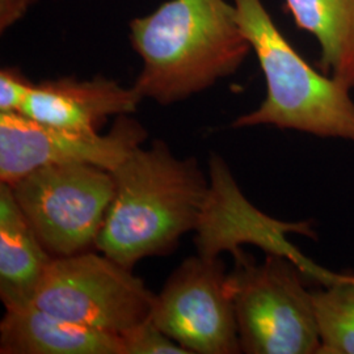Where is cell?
I'll return each instance as SVG.
<instances>
[{
    "label": "cell",
    "instance_id": "1",
    "mask_svg": "<svg viewBox=\"0 0 354 354\" xmlns=\"http://www.w3.org/2000/svg\"><path fill=\"white\" fill-rule=\"evenodd\" d=\"M129 39L142 61L133 87L165 106L234 75L252 51L226 0H167L130 20Z\"/></svg>",
    "mask_w": 354,
    "mask_h": 354
},
{
    "label": "cell",
    "instance_id": "2",
    "mask_svg": "<svg viewBox=\"0 0 354 354\" xmlns=\"http://www.w3.org/2000/svg\"><path fill=\"white\" fill-rule=\"evenodd\" d=\"M114 196L96 250L121 266L171 252L196 231L210 198V181L194 158L181 159L165 140L137 147L112 171Z\"/></svg>",
    "mask_w": 354,
    "mask_h": 354
},
{
    "label": "cell",
    "instance_id": "3",
    "mask_svg": "<svg viewBox=\"0 0 354 354\" xmlns=\"http://www.w3.org/2000/svg\"><path fill=\"white\" fill-rule=\"evenodd\" d=\"M232 3L266 84L264 102L252 112L239 115L232 127L269 125L354 143L351 88L304 61L276 26L263 0Z\"/></svg>",
    "mask_w": 354,
    "mask_h": 354
},
{
    "label": "cell",
    "instance_id": "4",
    "mask_svg": "<svg viewBox=\"0 0 354 354\" xmlns=\"http://www.w3.org/2000/svg\"><path fill=\"white\" fill-rule=\"evenodd\" d=\"M228 279L243 353L319 354L313 290L294 260L268 253L256 264L243 252Z\"/></svg>",
    "mask_w": 354,
    "mask_h": 354
},
{
    "label": "cell",
    "instance_id": "5",
    "mask_svg": "<svg viewBox=\"0 0 354 354\" xmlns=\"http://www.w3.org/2000/svg\"><path fill=\"white\" fill-rule=\"evenodd\" d=\"M42 245L53 257L96 248L113 200V174L86 163L45 165L8 184Z\"/></svg>",
    "mask_w": 354,
    "mask_h": 354
},
{
    "label": "cell",
    "instance_id": "6",
    "mask_svg": "<svg viewBox=\"0 0 354 354\" xmlns=\"http://www.w3.org/2000/svg\"><path fill=\"white\" fill-rule=\"evenodd\" d=\"M155 295L106 254L53 257L33 304L57 317L121 336L151 317Z\"/></svg>",
    "mask_w": 354,
    "mask_h": 354
},
{
    "label": "cell",
    "instance_id": "7",
    "mask_svg": "<svg viewBox=\"0 0 354 354\" xmlns=\"http://www.w3.org/2000/svg\"><path fill=\"white\" fill-rule=\"evenodd\" d=\"M150 319L189 354L241 352L230 279L219 256L187 259L155 295Z\"/></svg>",
    "mask_w": 354,
    "mask_h": 354
},
{
    "label": "cell",
    "instance_id": "8",
    "mask_svg": "<svg viewBox=\"0 0 354 354\" xmlns=\"http://www.w3.org/2000/svg\"><path fill=\"white\" fill-rule=\"evenodd\" d=\"M147 138L131 114L115 117L106 134L37 122L21 113H0V183L13 184L45 165L86 163L113 171Z\"/></svg>",
    "mask_w": 354,
    "mask_h": 354
},
{
    "label": "cell",
    "instance_id": "9",
    "mask_svg": "<svg viewBox=\"0 0 354 354\" xmlns=\"http://www.w3.org/2000/svg\"><path fill=\"white\" fill-rule=\"evenodd\" d=\"M196 231L201 254L219 256L222 251H228L235 259L244 252L241 244L251 243L268 253L290 257L301 268L310 260L291 245L286 235H314L306 222H279L257 210L241 194L226 163L215 155L210 160V198Z\"/></svg>",
    "mask_w": 354,
    "mask_h": 354
},
{
    "label": "cell",
    "instance_id": "10",
    "mask_svg": "<svg viewBox=\"0 0 354 354\" xmlns=\"http://www.w3.org/2000/svg\"><path fill=\"white\" fill-rule=\"evenodd\" d=\"M142 100L134 87L105 76H62L35 84L21 114L50 127L100 131L108 118L134 113Z\"/></svg>",
    "mask_w": 354,
    "mask_h": 354
},
{
    "label": "cell",
    "instance_id": "11",
    "mask_svg": "<svg viewBox=\"0 0 354 354\" xmlns=\"http://www.w3.org/2000/svg\"><path fill=\"white\" fill-rule=\"evenodd\" d=\"M1 354H122L118 335L57 317L29 304L6 308Z\"/></svg>",
    "mask_w": 354,
    "mask_h": 354
},
{
    "label": "cell",
    "instance_id": "12",
    "mask_svg": "<svg viewBox=\"0 0 354 354\" xmlns=\"http://www.w3.org/2000/svg\"><path fill=\"white\" fill-rule=\"evenodd\" d=\"M51 260L11 187L0 183V298L6 308L33 304Z\"/></svg>",
    "mask_w": 354,
    "mask_h": 354
},
{
    "label": "cell",
    "instance_id": "13",
    "mask_svg": "<svg viewBox=\"0 0 354 354\" xmlns=\"http://www.w3.org/2000/svg\"><path fill=\"white\" fill-rule=\"evenodd\" d=\"M294 24L320 46L323 73L354 89V0H285Z\"/></svg>",
    "mask_w": 354,
    "mask_h": 354
},
{
    "label": "cell",
    "instance_id": "14",
    "mask_svg": "<svg viewBox=\"0 0 354 354\" xmlns=\"http://www.w3.org/2000/svg\"><path fill=\"white\" fill-rule=\"evenodd\" d=\"M310 279L323 285L313 290L320 335L319 354H354L353 281L348 274L317 266Z\"/></svg>",
    "mask_w": 354,
    "mask_h": 354
},
{
    "label": "cell",
    "instance_id": "15",
    "mask_svg": "<svg viewBox=\"0 0 354 354\" xmlns=\"http://www.w3.org/2000/svg\"><path fill=\"white\" fill-rule=\"evenodd\" d=\"M120 337L122 354H189L162 329L158 328L151 319L129 329Z\"/></svg>",
    "mask_w": 354,
    "mask_h": 354
},
{
    "label": "cell",
    "instance_id": "16",
    "mask_svg": "<svg viewBox=\"0 0 354 354\" xmlns=\"http://www.w3.org/2000/svg\"><path fill=\"white\" fill-rule=\"evenodd\" d=\"M36 83L16 66L0 70V113H21Z\"/></svg>",
    "mask_w": 354,
    "mask_h": 354
},
{
    "label": "cell",
    "instance_id": "17",
    "mask_svg": "<svg viewBox=\"0 0 354 354\" xmlns=\"http://www.w3.org/2000/svg\"><path fill=\"white\" fill-rule=\"evenodd\" d=\"M38 0H0V33L17 24Z\"/></svg>",
    "mask_w": 354,
    "mask_h": 354
},
{
    "label": "cell",
    "instance_id": "18",
    "mask_svg": "<svg viewBox=\"0 0 354 354\" xmlns=\"http://www.w3.org/2000/svg\"><path fill=\"white\" fill-rule=\"evenodd\" d=\"M349 277H351V279H352V281L354 282V276H349Z\"/></svg>",
    "mask_w": 354,
    "mask_h": 354
}]
</instances>
